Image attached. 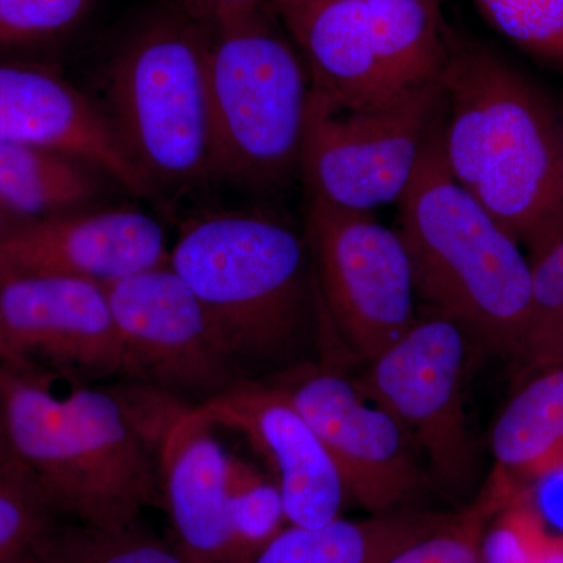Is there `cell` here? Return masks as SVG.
Segmentation results:
<instances>
[{"mask_svg": "<svg viewBox=\"0 0 563 563\" xmlns=\"http://www.w3.org/2000/svg\"><path fill=\"white\" fill-rule=\"evenodd\" d=\"M0 390L14 454L55 514L124 529L162 501L161 450L174 413L161 391L122 380L60 398L49 384L3 368Z\"/></svg>", "mask_w": 563, "mask_h": 563, "instance_id": "6da1fadb", "label": "cell"}, {"mask_svg": "<svg viewBox=\"0 0 563 563\" xmlns=\"http://www.w3.org/2000/svg\"><path fill=\"white\" fill-rule=\"evenodd\" d=\"M444 163L537 257L563 236V118L542 88L487 44L448 33Z\"/></svg>", "mask_w": 563, "mask_h": 563, "instance_id": "7a4b0ae2", "label": "cell"}, {"mask_svg": "<svg viewBox=\"0 0 563 563\" xmlns=\"http://www.w3.org/2000/svg\"><path fill=\"white\" fill-rule=\"evenodd\" d=\"M168 265L243 380L306 363L303 351L321 331L306 233L262 211H210L181 225Z\"/></svg>", "mask_w": 563, "mask_h": 563, "instance_id": "3957f363", "label": "cell"}, {"mask_svg": "<svg viewBox=\"0 0 563 563\" xmlns=\"http://www.w3.org/2000/svg\"><path fill=\"white\" fill-rule=\"evenodd\" d=\"M442 121L443 114L398 203L396 231L409 252L417 298L485 351L517 358L531 310V258L451 176Z\"/></svg>", "mask_w": 563, "mask_h": 563, "instance_id": "277c9868", "label": "cell"}, {"mask_svg": "<svg viewBox=\"0 0 563 563\" xmlns=\"http://www.w3.org/2000/svg\"><path fill=\"white\" fill-rule=\"evenodd\" d=\"M207 25L211 176L277 187L301 165L312 96L306 65L266 2Z\"/></svg>", "mask_w": 563, "mask_h": 563, "instance_id": "5b68a950", "label": "cell"}, {"mask_svg": "<svg viewBox=\"0 0 563 563\" xmlns=\"http://www.w3.org/2000/svg\"><path fill=\"white\" fill-rule=\"evenodd\" d=\"M210 27L173 7L141 24L107 73L111 128L155 188L211 179Z\"/></svg>", "mask_w": 563, "mask_h": 563, "instance_id": "8992f818", "label": "cell"}, {"mask_svg": "<svg viewBox=\"0 0 563 563\" xmlns=\"http://www.w3.org/2000/svg\"><path fill=\"white\" fill-rule=\"evenodd\" d=\"M468 333L442 314H418L354 379L402 426L440 487L465 496L479 479V451L466 413Z\"/></svg>", "mask_w": 563, "mask_h": 563, "instance_id": "52a82bcc", "label": "cell"}, {"mask_svg": "<svg viewBox=\"0 0 563 563\" xmlns=\"http://www.w3.org/2000/svg\"><path fill=\"white\" fill-rule=\"evenodd\" d=\"M442 114L440 80L357 109L310 96L299 165L309 198L363 213L399 203Z\"/></svg>", "mask_w": 563, "mask_h": 563, "instance_id": "ba28073f", "label": "cell"}, {"mask_svg": "<svg viewBox=\"0 0 563 563\" xmlns=\"http://www.w3.org/2000/svg\"><path fill=\"white\" fill-rule=\"evenodd\" d=\"M303 233L325 328L358 361H373L418 317L412 263L401 235L374 213L312 198Z\"/></svg>", "mask_w": 563, "mask_h": 563, "instance_id": "9c48e42d", "label": "cell"}, {"mask_svg": "<svg viewBox=\"0 0 563 563\" xmlns=\"http://www.w3.org/2000/svg\"><path fill=\"white\" fill-rule=\"evenodd\" d=\"M0 368L76 387L135 380L106 285L68 277L0 285Z\"/></svg>", "mask_w": 563, "mask_h": 563, "instance_id": "30bf717a", "label": "cell"}, {"mask_svg": "<svg viewBox=\"0 0 563 563\" xmlns=\"http://www.w3.org/2000/svg\"><path fill=\"white\" fill-rule=\"evenodd\" d=\"M272 383L320 437L350 503L369 514L390 512L407 507L428 484L421 455L402 426L366 399L354 379L306 362Z\"/></svg>", "mask_w": 563, "mask_h": 563, "instance_id": "8fae6325", "label": "cell"}, {"mask_svg": "<svg viewBox=\"0 0 563 563\" xmlns=\"http://www.w3.org/2000/svg\"><path fill=\"white\" fill-rule=\"evenodd\" d=\"M135 383L196 409L242 376L214 339L201 303L168 262L106 284Z\"/></svg>", "mask_w": 563, "mask_h": 563, "instance_id": "7c38bea8", "label": "cell"}, {"mask_svg": "<svg viewBox=\"0 0 563 563\" xmlns=\"http://www.w3.org/2000/svg\"><path fill=\"white\" fill-rule=\"evenodd\" d=\"M214 428L240 433L279 487L288 525L320 526L350 503L339 470L287 393L272 380H243L196 407Z\"/></svg>", "mask_w": 563, "mask_h": 563, "instance_id": "4fadbf2b", "label": "cell"}, {"mask_svg": "<svg viewBox=\"0 0 563 563\" xmlns=\"http://www.w3.org/2000/svg\"><path fill=\"white\" fill-rule=\"evenodd\" d=\"M168 257L165 231L150 214L129 209L68 211L0 233V285L24 277L106 285L163 265Z\"/></svg>", "mask_w": 563, "mask_h": 563, "instance_id": "5bb4252c", "label": "cell"}, {"mask_svg": "<svg viewBox=\"0 0 563 563\" xmlns=\"http://www.w3.org/2000/svg\"><path fill=\"white\" fill-rule=\"evenodd\" d=\"M0 143L60 152L106 174L124 190L155 198L103 110L49 68L0 63Z\"/></svg>", "mask_w": 563, "mask_h": 563, "instance_id": "9a60e30c", "label": "cell"}, {"mask_svg": "<svg viewBox=\"0 0 563 563\" xmlns=\"http://www.w3.org/2000/svg\"><path fill=\"white\" fill-rule=\"evenodd\" d=\"M265 2L301 55L313 96L357 109L401 95L377 60L365 0Z\"/></svg>", "mask_w": 563, "mask_h": 563, "instance_id": "2e32d148", "label": "cell"}, {"mask_svg": "<svg viewBox=\"0 0 563 563\" xmlns=\"http://www.w3.org/2000/svg\"><path fill=\"white\" fill-rule=\"evenodd\" d=\"M214 429L187 409L162 444V504L187 563H229V453Z\"/></svg>", "mask_w": 563, "mask_h": 563, "instance_id": "e0dca14e", "label": "cell"}, {"mask_svg": "<svg viewBox=\"0 0 563 563\" xmlns=\"http://www.w3.org/2000/svg\"><path fill=\"white\" fill-rule=\"evenodd\" d=\"M450 517L407 506L355 520L339 517L320 526L288 525L247 563H385Z\"/></svg>", "mask_w": 563, "mask_h": 563, "instance_id": "ac0fdd59", "label": "cell"}, {"mask_svg": "<svg viewBox=\"0 0 563 563\" xmlns=\"http://www.w3.org/2000/svg\"><path fill=\"white\" fill-rule=\"evenodd\" d=\"M490 448L518 483L563 474V365L526 376L493 424Z\"/></svg>", "mask_w": 563, "mask_h": 563, "instance_id": "d6986e66", "label": "cell"}, {"mask_svg": "<svg viewBox=\"0 0 563 563\" xmlns=\"http://www.w3.org/2000/svg\"><path fill=\"white\" fill-rule=\"evenodd\" d=\"M96 174L60 152L0 143V209L20 221L76 211L101 190Z\"/></svg>", "mask_w": 563, "mask_h": 563, "instance_id": "ffe728a7", "label": "cell"}, {"mask_svg": "<svg viewBox=\"0 0 563 563\" xmlns=\"http://www.w3.org/2000/svg\"><path fill=\"white\" fill-rule=\"evenodd\" d=\"M374 49L396 91L439 81L448 55L442 3L433 0H365Z\"/></svg>", "mask_w": 563, "mask_h": 563, "instance_id": "44dd1931", "label": "cell"}, {"mask_svg": "<svg viewBox=\"0 0 563 563\" xmlns=\"http://www.w3.org/2000/svg\"><path fill=\"white\" fill-rule=\"evenodd\" d=\"M229 563H247L288 526L284 499L272 477L229 454Z\"/></svg>", "mask_w": 563, "mask_h": 563, "instance_id": "7402d4cb", "label": "cell"}, {"mask_svg": "<svg viewBox=\"0 0 563 563\" xmlns=\"http://www.w3.org/2000/svg\"><path fill=\"white\" fill-rule=\"evenodd\" d=\"M517 484L509 473L495 466L473 503L461 512L451 514L446 523L407 544L385 563H483L485 529Z\"/></svg>", "mask_w": 563, "mask_h": 563, "instance_id": "603a6c76", "label": "cell"}, {"mask_svg": "<svg viewBox=\"0 0 563 563\" xmlns=\"http://www.w3.org/2000/svg\"><path fill=\"white\" fill-rule=\"evenodd\" d=\"M57 517L21 462L0 468V563H41Z\"/></svg>", "mask_w": 563, "mask_h": 563, "instance_id": "cb8c5ba5", "label": "cell"}, {"mask_svg": "<svg viewBox=\"0 0 563 563\" xmlns=\"http://www.w3.org/2000/svg\"><path fill=\"white\" fill-rule=\"evenodd\" d=\"M41 563H187L172 542L140 525L102 529L74 523L58 526Z\"/></svg>", "mask_w": 563, "mask_h": 563, "instance_id": "d4e9b609", "label": "cell"}, {"mask_svg": "<svg viewBox=\"0 0 563 563\" xmlns=\"http://www.w3.org/2000/svg\"><path fill=\"white\" fill-rule=\"evenodd\" d=\"M531 310L517 363L526 376L563 365V236L531 258Z\"/></svg>", "mask_w": 563, "mask_h": 563, "instance_id": "484cf974", "label": "cell"}, {"mask_svg": "<svg viewBox=\"0 0 563 563\" xmlns=\"http://www.w3.org/2000/svg\"><path fill=\"white\" fill-rule=\"evenodd\" d=\"M95 0H0V55L49 49L84 24Z\"/></svg>", "mask_w": 563, "mask_h": 563, "instance_id": "4316f807", "label": "cell"}, {"mask_svg": "<svg viewBox=\"0 0 563 563\" xmlns=\"http://www.w3.org/2000/svg\"><path fill=\"white\" fill-rule=\"evenodd\" d=\"M499 35L563 76V0H474Z\"/></svg>", "mask_w": 563, "mask_h": 563, "instance_id": "83f0119b", "label": "cell"}, {"mask_svg": "<svg viewBox=\"0 0 563 563\" xmlns=\"http://www.w3.org/2000/svg\"><path fill=\"white\" fill-rule=\"evenodd\" d=\"M555 531L531 488L518 484L483 537V563H540Z\"/></svg>", "mask_w": 563, "mask_h": 563, "instance_id": "f1b7e54d", "label": "cell"}, {"mask_svg": "<svg viewBox=\"0 0 563 563\" xmlns=\"http://www.w3.org/2000/svg\"><path fill=\"white\" fill-rule=\"evenodd\" d=\"M265 0H174V7L188 16L211 24L220 18L261 5Z\"/></svg>", "mask_w": 563, "mask_h": 563, "instance_id": "f546056e", "label": "cell"}, {"mask_svg": "<svg viewBox=\"0 0 563 563\" xmlns=\"http://www.w3.org/2000/svg\"><path fill=\"white\" fill-rule=\"evenodd\" d=\"M16 454L11 446L9 428H7L5 406H3L2 390H0V468L16 463Z\"/></svg>", "mask_w": 563, "mask_h": 563, "instance_id": "4dcf8cb0", "label": "cell"}, {"mask_svg": "<svg viewBox=\"0 0 563 563\" xmlns=\"http://www.w3.org/2000/svg\"><path fill=\"white\" fill-rule=\"evenodd\" d=\"M16 218L11 217L10 213H7L5 210L0 209V233L9 231L13 225L20 224V222L24 221H14Z\"/></svg>", "mask_w": 563, "mask_h": 563, "instance_id": "1f68e13d", "label": "cell"}, {"mask_svg": "<svg viewBox=\"0 0 563 563\" xmlns=\"http://www.w3.org/2000/svg\"><path fill=\"white\" fill-rule=\"evenodd\" d=\"M433 2L442 3V0H433Z\"/></svg>", "mask_w": 563, "mask_h": 563, "instance_id": "d6a6232c", "label": "cell"}]
</instances>
